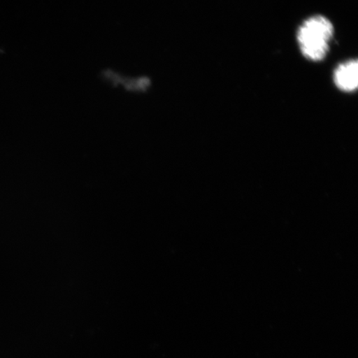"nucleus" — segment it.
<instances>
[{
	"mask_svg": "<svg viewBox=\"0 0 358 358\" xmlns=\"http://www.w3.org/2000/svg\"><path fill=\"white\" fill-rule=\"evenodd\" d=\"M335 34L333 22L324 15L307 17L299 26L296 40L299 52L308 61L320 62L328 56Z\"/></svg>",
	"mask_w": 358,
	"mask_h": 358,
	"instance_id": "nucleus-1",
	"label": "nucleus"
},
{
	"mask_svg": "<svg viewBox=\"0 0 358 358\" xmlns=\"http://www.w3.org/2000/svg\"><path fill=\"white\" fill-rule=\"evenodd\" d=\"M333 82L340 92H355L358 87L357 59H348L336 66L333 73Z\"/></svg>",
	"mask_w": 358,
	"mask_h": 358,
	"instance_id": "nucleus-2",
	"label": "nucleus"
}]
</instances>
